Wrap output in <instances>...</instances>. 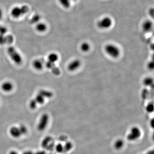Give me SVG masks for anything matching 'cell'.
<instances>
[{"label":"cell","instance_id":"obj_1","mask_svg":"<svg viewBox=\"0 0 154 154\" xmlns=\"http://www.w3.org/2000/svg\"><path fill=\"white\" fill-rule=\"evenodd\" d=\"M104 50L107 54L112 58H118L120 54V48L113 44H107L104 46Z\"/></svg>","mask_w":154,"mask_h":154},{"label":"cell","instance_id":"obj_2","mask_svg":"<svg viewBox=\"0 0 154 154\" xmlns=\"http://www.w3.org/2000/svg\"><path fill=\"white\" fill-rule=\"evenodd\" d=\"M141 135L142 132L140 129L137 126H133L127 135V139L129 141L134 142L138 140L141 137Z\"/></svg>","mask_w":154,"mask_h":154},{"label":"cell","instance_id":"obj_3","mask_svg":"<svg viewBox=\"0 0 154 154\" xmlns=\"http://www.w3.org/2000/svg\"><path fill=\"white\" fill-rule=\"evenodd\" d=\"M8 53L13 61L17 65H20L22 62V57L16 48L12 46H10L8 49Z\"/></svg>","mask_w":154,"mask_h":154},{"label":"cell","instance_id":"obj_4","mask_svg":"<svg viewBox=\"0 0 154 154\" xmlns=\"http://www.w3.org/2000/svg\"><path fill=\"white\" fill-rule=\"evenodd\" d=\"M49 121V116L47 113H44L41 116L37 125V130L39 131L45 130L48 126Z\"/></svg>","mask_w":154,"mask_h":154},{"label":"cell","instance_id":"obj_5","mask_svg":"<svg viewBox=\"0 0 154 154\" xmlns=\"http://www.w3.org/2000/svg\"><path fill=\"white\" fill-rule=\"evenodd\" d=\"M112 25V20L109 17H104L97 22V26L98 28L102 30L109 29Z\"/></svg>","mask_w":154,"mask_h":154},{"label":"cell","instance_id":"obj_6","mask_svg":"<svg viewBox=\"0 0 154 154\" xmlns=\"http://www.w3.org/2000/svg\"><path fill=\"white\" fill-rule=\"evenodd\" d=\"M28 10V8L27 6H23L21 8L16 7L12 10L11 14L14 18H19L22 14L27 12Z\"/></svg>","mask_w":154,"mask_h":154},{"label":"cell","instance_id":"obj_7","mask_svg":"<svg viewBox=\"0 0 154 154\" xmlns=\"http://www.w3.org/2000/svg\"><path fill=\"white\" fill-rule=\"evenodd\" d=\"M81 65V62L80 60L78 59L73 60L68 65V70L70 72L76 71L80 67Z\"/></svg>","mask_w":154,"mask_h":154},{"label":"cell","instance_id":"obj_8","mask_svg":"<svg viewBox=\"0 0 154 154\" xmlns=\"http://www.w3.org/2000/svg\"><path fill=\"white\" fill-rule=\"evenodd\" d=\"M9 134L14 138L18 139L22 136L19 127L14 126L11 127L9 129Z\"/></svg>","mask_w":154,"mask_h":154},{"label":"cell","instance_id":"obj_9","mask_svg":"<svg viewBox=\"0 0 154 154\" xmlns=\"http://www.w3.org/2000/svg\"><path fill=\"white\" fill-rule=\"evenodd\" d=\"M14 41V38L12 35L4 36L0 35V45L10 44Z\"/></svg>","mask_w":154,"mask_h":154},{"label":"cell","instance_id":"obj_10","mask_svg":"<svg viewBox=\"0 0 154 154\" xmlns=\"http://www.w3.org/2000/svg\"><path fill=\"white\" fill-rule=\"evenodd\" d=\"M45 66L48 69L51 70L54 75L58 76L60 74V70L56 67L54 63L48 61L45 63Z\"/></svg>","mask_w":154,"mask_h":154},{"label":"cell","instance_id":"obj_11","mask_svg":"<svg viewBox=\"0 0 154 154\" xmlns=\"http://www.w3.org/2000/svg\"><path fill=\"white\" fill-rule=\"evenodd\" d=\"M153 28V23L150 20L144 21L142 25V29L143 31L146 33L150 32Z\"/></svg>","mask_w":154,"mask_h":154},{"label":"cell","instance_id":"obj_12","mask_svg":"<svg viewBox=\"0 0 154 154\" xmlns=\"http://www.w3.org/2000/svg\"><path fill=\"white\" fill-rule=\"evenodd\" d=\"M33 66L35 69L38 71L42 70L43 68V61L41 59L36 60L33 62Z\"/></svg>","mask_w":154,"mask_h":154},{"label":"cell","instance_id":"obj_13","mask_svg":"<svg viewBox=\"0 0 154 154\" xmlns=\"http://www.w3.org/2000/svg\"><path fill=\"white\" fill-rule=\"evenodd\" d=\"M13 85L11 82H5L2 85L1 89L3 91L9 92L11 91L13 88Z\"/></svg>","mask_w":154,"mask_h":154},{"label":"cell","instance_id":"obj_14","mask_svg":"<svg viewBox=\"0 0 154 154\" xmlns=\"http://www.w3.org/2000/svg\"><path fill=\"white\" fill-rule=\"evenodd\" d=\"M124 144H125L124 141L122 139H118L116 140L114 142L113 146H114V148L116 150H119L123 148L124 146Z\"/></svg>","mask_w":154,"mask_h":154},{"label":"cell","instance_id":"obj_15","mask_svg":"<svg viewBox=\"0 0 154 154\" xmlns=\"http://www.w3.org/2000/svg\"><path fill=\"white\" fill-rule=\"evenodd\" d=\"M45 98L44 97L38 93L35 98H33V99L36 103V104L38 105V104H44L45 101Z\"/></svg>","mask_w":154,"mask_h":154},{"label":"cell","instance_id":"obj_16","mask_svg":"<svg viewBox=\"0 0 154 154\" xmlns=\"http://www.w3.org/2000/svg\"><path fill=\"white\" fill-rule=\"evenodd\" d=\"M77 0H59L61 5L66 9H68L70 7L72 3L76 1Z\"/></svg>","mask_w":154,"mask_h":154},{"label":"cell","instance_id":"obj_17","mask_svg":"<svg viewBox=\"0 0 154 154\" xmlns=\"http://www.w3.org/2000/svg\"><path fill=\"white\" fill-rule=\"evenodd\" d=\"M38 93L43 95L45 98H52L53 96V94L52 92L49 91V90L41 89L38 91Z\"/></svg>","mask_w":154,"mask_h":154},{"label":"cell","instance_id":"obj_18","mask_svg":"<svg viewBox=\"0 0 154 154\" xmlns=\"http://www.w3.org/2000/svg\"><path fill=\"white\" fill-rule=\"evenodd\" d=\"M90 44L87 42H84L80 45V49L83 52H87L90 50Z\"/></svg>","mask_w":154,"mask_h":154},{"label":"cell","instance_id":"obj_19","mask_svg":"<svg viewBox=\"0 0 154 154\" xmlns=\"http://www.w3.org/2000/svg\"><path fill=\"white\" fill-rule=\"evenodd\" d=\"M59 59V57L57 54L52 53L48 55V61L55 63Z\"/></svg>","mask_w":154,"mask_h":154},{"label":"cell","instance_id":"obj_20","mask_svg":"<svg viewBox=\"0 0 154 154\" xmlns=\"http://www.w3.org/2000/svg\"><path fill=\"white\" fill-rule=\"evenodd\" d=\"M36 28L38 32H43L47 29V26L44 23H38L36 25Z\"/></svg>","mask_w":154,"mask_h":154},{"label":"cell","instance_id":"obj_21","mask_svg":"<svg viewBox=\"0 0 154 154\" xmlns=\"http://www.w3.org/2000/svg\"><path fill=\"white\" fill-rule=\"evenodd\" d=\"M64 152H68L71 151L73 147V145L72 143L70 141H67L63 145Z\"/></svg>","mask_w":154,"mask_h":154},{"label":"cell","instance_id":"obj_22","mask_svg":"<svg viewBox=\"0 0 154 154\" xmlns=\"http://www.w3.org/2000/svg\"><path fill=\"white\" fill-rule=\"evenodd\" d=\"M144 84L146 86H151L153 84V79L150 77H147L144 79Z\"/></svg>","mask_w":154,"mask_h":154},{"label":"cell","instance_id":"obj_23","mask_svg":"<svg viewBox=\"0 0 154 154\" xmlns=\"http://www.w3.org/2000/svg\"><path fill=\"white\" fill-rule=\"evenodd\" d=\"M19 127L20 130L21 132L22 136L23 135H26L28 133V129L27 127L24 125H21L19 126Z\"/></svg>","mask_w":154,"mask_h":154},{"label":"cell","instance_id":"obj_24","mask_svg":"<svg viewBox=\"0 0 154 154\" xmlns=\"http://www.w3.org/2000/svg\"><path fill=\"white\" fill-rule=\"evenodd\" d=\"M56 152L59 153H61L64 152V146L63 145L61 144H58L56 145L55 147Z\"/></svg>","mask_w":154,"mask_h":154},{"label":"cell","instance_id":"obj_25","mask_svg":"<svg viewBox=\"0 0 154 154\" xmlns=\"http://www.w3.org/2000/svg\"><path fill=\"white\" fill-rule=\"evenodd\" d=\"M51 141V138L49 137H47L44 139L42 142V145L43 148H46L48 146V144Z\"/></svg>","mask_w":154,"mask_h":154},{"label":"cell","instance_id":"obj_26","mask_svg":"<svg viewBox=\"0 0 154 154\" xmlns=\"http://www.w3.org/2000/svg\"><path fill=\"white\" fill-rule=\"evenodd\" d=\"M146 110L148 113H152L154 111V105L153 103H150L147 105Z\"/></svg>","mask_w":154,"mask_h":154},{"label":"cell","instance_id":"obj_27","mask_svg":"<svg viewBox=\"0 0 154 154\" xmlns=\"http://www.w3.org/2000/svg\"><path fill=\"white\" fill-rule=\"evenodd\" d=\"M7 31L8 30L6 28L0 25V35H5Z\"/></svg>","mask_w":154,"mask_h":154},{"label":"cell","instance_id":"obj_28","mask_svg":"<svg viewBox=\"0 0 154 154\" xmlns=\"http://www.w3.org/2000/svg\"><path fill=\"white\" fill-rule=\"evenodd\" d=\"M39 19V17L38 16H36L35 17L33 18L31 20V23H36V22L38 21Z\"/></svg>","mask_w":154,"mask_h":154},{"label":"cell","instance_id":"obj_29","mask_svg":"<svg viewBox=\"0 0 154 154\" xmlns=\"http://www.w3.org/2000/svg\"><path fill=\"white\" fill-rule=\"evenodd\" d=\"M148 68L150 70H153L154 68V63L153 62H150L148 64Z\"/></svg>","mask_w":154,"mask_h":154},{"label":"cell","instance_id":"obj_30","mask_svg":"<svg viewBox=\"0 0 154 154\" xmlns=\"http://www.w3.org/2000/svg\"><path fill=\"white\" fill-rule=\"evenodd\" d=\"M9 154H19V153L16 150H11V151H10Z\"/></svg>","mask_w":154,"mask_h":154},{"label":"cell","instance_id":"obj_31","mask_svg":"<svg viewBox=\"0 0 154 154\" xmlns=\"http://www.w3.org/2000/svg\"><path fill=\"white\" fill-rule=\"evenodd\" d=\"M23 154H34V153L32 151H27L24 152Z\"/></svg>","mask_w":154,"mask_h":154},{"label":"cell","instance_id":"obj_32","mask_svg":"<svg viewBox=\"0 0 154 154\" xmlns=\"http://www.w3.org/2000/svg\"><path fill=\"white\" fill-rule=\"evenodd\" d=\"M34 154H45V152H44V151H38V152H36L35 153H34Z\"/></svg>","mask_w":154,"mask_h":154},{"label":"cell","instance_id":"obj_33","mask_svg":"<svg viewBox=\"0 0 154 154\" xmlns=\"http://www.w3.org/2000/svg\"><path fill=\"white\" fill-rule=\"evenodd\" d=\"M146 154H154V151L153 150H151V151L148 152Z\"/></svg>","mask_w":154,"mask_h":154},{"label":"cell","instance_id":"obj_34","mask_svg":"<svg viewBox=\"0 0 154 154\" xmlns=\"http://www.w3.org/2000/svg\"><path fill=\"white\" fill-rule=\"evenodd\" d=\"M2 11L0 9V19H1L2 18Z\"/></svg>","mask_w":154,"mask_h":154}]
</instances>
